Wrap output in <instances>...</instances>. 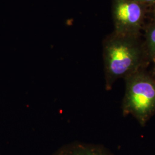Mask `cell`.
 <instances>
[{"label": "cell", "mask_w": 155, "mask_h": 155, "mask_svg": "<svg viewBox=\"0 0 155 155\" xmlns=\"http://www.w3.org/2000/svg\"></svg>", "instance_id": "9"}, {"label": "cell", "mask_w": 155, "mask_h": 155, "mask_svg": "<svg viewBox=\"0 0 155 155\" xmlns=\"http://www.w3.org/2000/svg\"><path fill=\"white\" fill-rule=\"evenodd\" d=\"M142 35H124L113 32L103 41L105 88L110 91L117 80L127 77L150 62Z\"/></svg>", "instance_id": "1"}, {"label": "cell", "mask_w": 155, "mask_h": 155, "mask_svg": "<svg viewBox=\"0 0 155 155\" xmlns=\"http://www.w3.org/2000/svg\"><path fill=\"white\" fill-rule=\"evenodd\" d=\"M144 47L150 63L155 59V20L152 19L144 26Z\"/></svg>", "instance_id": "5"}, {"label": "cell", "mask_w": 155, "mask_h": 155, "mask_svg": "<svg viewBox=\"0 0 155 155\" xmlns=\"http://www.w3.org/2000/svg\"><path fill=\"white\" fill-rule=\"evenodd\" d=\"M150 63H152V66L150 70L148 71L150 72V75L155 79V59H154L153 61H151V62L150 63Z\"/></svg>", "instance_id": "7"}, {"label": "cell", "mask_w": 155, "mask_h": 155, "mask_svg": "<svg viewBox=\"0 0 155 155\" xmlns=\"http://www.w3.org/2000/svg\"><path fill=\"white\" fill-rule=\"evenodd\" d=\"M51 155H115L104 145L73 141L64 144Z\"/></svg>", "instance_id": "4"}, {"label": "cell", "mask_w": 155, "mask_h": 155, "mask_svg": "<svg viewBox=\"0 0 155 155\" xmlns=\"http://www.w3.org/2000/svg\"><path fill=\"white\" fill-rule=\"evenodd\" d=\"M151 8L152 9V13H153V19L155 20V4L152 6V7Z\"/></svg>", "instance_id": "8"}, {"label": "cell", "mask_w": 155, "mask_h": 155, "mask_svg": "<svg viewBox=\"0 0 155 155\" xmlns=\"http://www.w3.org/2000/svg\"><path fill=\"white\" fill-rule=\"evenodd\" d=\"M139 3L146 6L147 7L152 8L155 4V0H134Z\"/></svg>", "instance_id": "6"}, {"label": "cell", "mask_w": 155, "mask_h": 155, "mask_svg": "<svg viewBox=\"0 0 155 155\" xmlns=\"http://www.w3.org/2000/svg\"><path fill=\"white\" fill-rule=\"evenodd\" d=\"M125 90L122 101L124 116H133L145 127L155 114V79L141 69L124 79Z\"/></svg>", "instance_id": "2"}, {"label": "cell", "mask_w": 155, "mask_h": 155, "mask_svg": "<svg viewBox=\"0 0 155 155\" xmlns=\"http://www.w3.org/2000/svg\"><path fill=\"white\" fill-rule=\"evenodd\" d=\"M147 9L134 0H112L113 31L124 35H142Z\"/></svg>", "instance_id": "3"}]
</instances>
